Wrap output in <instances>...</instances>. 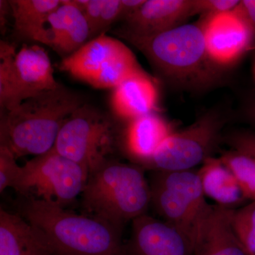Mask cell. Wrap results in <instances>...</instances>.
<instances>
[{"label": "cell", "mask_w": 255, "mask_h": 255, "mask_svg": "<svg viewBox=\"0 0 255 255\" xmlns=\"http://www.w3.org/2000/svg\"><path fill=\"white\" fill-rule=\"evenodd\" d=\"M15 156L6 147L0 146V192L14 188L21 173V167Z\"/></svg>", "instance_id": "24"}, {"label": "cell", "mask_w": 255, "mask_h": 255, "mask_svg": "<svg viewBox=\"0 0 255 255\" xmlns=\"http://www.w3.org/2000/svg\"><path fill=\"white\" fill-rule=\"evenodd\" d=\"M233 11L255 34V0L239 1Z\"/></svg>", "instance_id": "29"}, {"label": "cell", "mask_w": 255, "mask_h": 255, "mask_svg": "<svg viewBox=\"0 0 255 255\" xmlns=\"http://www.w3.org/2000/svg\"><path fill=\"white\" fill-rule=\"evenodd\" d=\"M88 176L85 167L52 149L21 167L13 189L22 197L48 201L65 209L81 196Z\"/></svg>", "instance_id": "8"}, {"label": "cell", "mask_w": 255, "mask_h": 255, "mask_svg": "<svg viewBox=\"0 0 255 255\" xmlns=\"http://www.w3.org/2000/svg\"><path fill=\"white\" fill-rule=\"evenodd\" d=\"M90 38V27L84 14L69 0H62L32 41L50 47L64 58L80 49Z\"/></svg>", "instance_id": "11"}, {"label": "cell", "mask_w": 255, "mask_h": 255, "mask_svg": "<svg viewBox=\"0 0 255 255\" xmlns=\"http://www.w3.org/2000/svg\"><path fill=\"white\" fill-rule=\"evenodd\" d=\"M194 14V0H145L119 28L135 36H153L184 24Z\"/></svg>", "instance_id": "13"}, {"label": "cell", "mask_w": 255, "mask_h": 255, "mask_svg": "<svg viewBox=\"0 0 255 255\" xmlns=\"http://www.w3.org/2000/svg\"><path fill=\"white\" fill-rule=\"evenodd\" d=\"M12 15V10L9 1L1 0L0 1V26L1 33H4L6 31L9 15Z\"/></svg>", "instance_id": "31"}, {"label": "cell", "mask_w": 255, "mask_h": 255, "mask_svg": "<svg viewBox=\"0 0 255 255\" xmlns=\"http://www.w3.org/2000/svg\"><path fill=\"white\" fill-rule=\"evenodd\" d=\"M231 225L247 255H255V201L233 209Z\"/></svg>", "instance_id": "23"}, {"label": "cell", "mask_w": 255, "mask_h": 255, "mask_svg": "<svg viewBox=\"0 0 255 255\" xmlns=\"http://www.w3.org/2000/svg\"><path fill=\"white\" fill-rule=\"evenodd\" d=\"M239 3L238 0H194L195 14L202 17L232 11Z\"/></svg>", "instance_id": "25"}, {"label": "cell", "mask_w": 255, "mask_h": 255, "mask_svg": "<svg viewBox=\"0 0 255 255\" xmlns=\"http://www.w3.org/2000/svg\"><path fill=\"white\" fill-rule=\"evenodd\" d=\"M122 132L107 114L84 104L65 119L53 150L85 167L89 174L120 147Z\"/></svg>", "instance_id": "6"}, {"label": "cell", "mask_w": 255, "mask_h": 255, "mask_svg": "<svg viewBox=\"0 0 255 255\" xmlns=\"http://www.w3.org/2000/svg\"><path fill=\"white\" fill-rule=\"evenodd\" d=\"M83 105L81 95L62 85L27 99L1 115L0 146L16 159L43 155L54 147L65 119Z\"/></svg>", "instance_id": "3"}, {"label": "cell", "mask_w": 255, "mask_h": 255, "mask_svg": "<svg viewBox=\"0 0 255 255\" xmlns=\"http://www.w3.org/2000/svg\"><path fill=\"white\" fill-rule=\"evenodd\" d=\"M125 251L127 255H193L187 240L179 231L147 214L132 221Z\"/></svg>", "instance_id": "12"}, {"label": "cell", "mask_w": 255, "mask_h": 255, "mask_svg": "<svg viewBox=\"0 0 255 255\" xmlns=\"http://www.w3.org/2000/svg\"><path fill=\"white\" fill-rule=\"evenodd\" d=\"M62 71L96 89L114 90L142 70L131 50L105 33L94 37L73 54L64 58Z\"/></svg>", "instance_id": "7"}, {"label": "cell", "mask_w": 255, "mask_h": 255, "mask_svg": "<svg viewBox=\"0 0 255 255\" xmlns=\"http://www.w3.org/2000/svg\"><path fill=\"white\" fill-rule=\"evenodd\" d=\"M110 102L116 117L127 122L158 113L159 90L155 79L143 70L121 82L114 89Z\"/></svg>", "instance_id": "14"}, {"label": "cell", "mask_w": 255, "mask_h": 255, "mask_svg": "<svg viewBox=\"0 0 255 255\" xmlns=\"http://www.w3.org/2000/svg\"><path fill=\"white\" fill-rule=\"evenodd\" d=\"M14 31L20 37L33 39L62 0H11Z\"/></svg>", "instance_id": "20"}, {"label": "cell", "mask_w": 255, "mask_h": 255, "mask_svg": "<svg viewBox=\"0 0 255 255\" xmlns=\"http://www.w3.org/2000/svg\"><path fill=\"white\" fill-rule=\"evenodd\" d=\"M18 214L44 233L56 255H127L123 229L48 201L22 197Z\"/></svg>", "instance_id": "2"}, {"label": "cell", "mask_w": 255, "mask_h": 255, "mask_svg": "<svg viewBox=\"0 0 255 255\" xmlns=\"http://www.w3.org/2000/svg\"><path fill=\"white\" fill-rule=\"evenodd\" d=\"M226 141L233 150L244 152L255 158V132H234L227 135Z\"/></svg>", "instance_id": "26"}, {"label": "cell", "mask_w": 255, "mask_h": 255, "mask_svg": "<svg viewBox=\"0 0 255 255\" xmlns=\"http://www.w3.org/2000/svg\"><path fill=\"white\" fill-rule=\"evenodd\" d=\"M174 131L172 124L158 113L147 114L128 122L120 147L132 163L142 167Z\"/></svg>", "instance_id": "15"}, {"label": "cell", "mask_w": 255, "mask_h": 255, "mask_svg": "<svg viewBox=\"0 0 255 255\" xmlns=\"http://www.w3.org/2000/svg\"><path fill=\"white\" fill-rule=\"evenodd\" d=\"M149 184L150 206L185 238L194 255L214 207L206 202L198 170L154 171Z\"/></svg>", "instance_id": "5"}, {"label": "cell", "mask_w": 255, "mask_h": 255, "mask_svg": "<svg viewBox=\"0 0 255 255\" xmlns=\"http://www.w3.org/2000/svg\"><path fill=\"white\" fill-rule=\"evenodd\" d=\"M145 1V0H121V20L126 21L135 14Z\"/></svg>", "instance_id": "30"}, {"label": "cell", "mask_w": 255, "mask_h": 255, "mask_svg": "<svg viewBox=\"0 0 255 255\" xmlns=\"http://www.w3.org/2000/svg\"></svg>", "instance_id": "33"}, {"label": "cell", "mask_w": 255, "mask_h": 255, "mask_svg": "<svg viewBox=\"0 0 255 255\" xmlns=\"http://www.w3.org/2000/svg\"><path fill=\"white\" fill-rule=\"evenodd\" d=\"M114 33L140 50L161 77L174 86L201 90L221 77L222 68L210 58L199 22L153 36H135L120 28Z\"/></svg>", "instance_id": "1"}, {"label": "cell", "mask_w": 255, "mask_h": 255, "mask_svg": "<svg viewBox=\"0 0 255 255\" xmlns=\"http://www.w3.org/2000/svg\"><path fill=\"white\" fill-rule=\"evenodd\" d=\"M199 23L208 54L219 68L236 63L255 42V33L234 11L202 17Z\"/></svg>", "instance_id": "10"}, {"label": "cell", "mask_w": 255, "mask_h": 255, "mask_svg": "<svg viewBox=\"0 0 255 255\" xmlns=\"http://www.w3.org/2000/svg\"><path fill=\"white\" fill-rule=\"evenodd\" d=\"M16 48L12 43H0V107L1 112H9L20 105L15 73Z\"/></svg>", "instance_id": "21"}, {"label": "cell", "mask_w": 255, "mask_h": 255, "mask_svg": "<svg viewBox=\"0 0 255 255\" xmlns=\"http://www.w3.org/2000/svg\"><path fill=\"white\" fill-rule=\"evenodd\" d=\"M248 117L251 119L252 122L255 125V103L251 106L248 112Z\"/></svg>", "instance_id": "32"}, {"label": "cell", "mask_w": 255, "mask_h": 255, "mask_svg": "<svg viewBox=\"0 0 255 255\" xmlns=\"http://www.w3.org/2000/svg\"><path fill=\"white\" fill-rule=\"evenodd\" d=\"M233 209L214 205L194 255H247L231 225Z\"/></svg>", "instance_id": "18"}, {"label": "cell", "mask_w": 255, "mask_h": 255, "mask_svg": "<svg viewBox=\"0 0 255 255\" xmlns=\"http://www.w3.org/2000/svg\"><path fill=\"white\" fill-rule=\"evenodd\" d=\"M121 0H104L100 21L101 31H105L118 20H121Z\"/></svg>", "instance_id": "28"}, {"label": "cell", "mask_w": 255, "mask_h": 255, "mask_svg": "<svg viewBox=\"0 0 255 255\" xmlns=\"http://www.w3.org/2000/svg\"><path fill=\"white\" fill-rule=\"evenodd\" d=\"M223 119L208 112L186 128L171 134L143 166L152 172H174L194 169L211 157L219 143Z\"/></svg>", "instance_id": "9"}, {"label": "cell", "mask_w": 255, "mask_h": 255, "mask_svg": "<svg viewBox=\"0 0 255 255\" xmlns=\"http://www.w3.org/2000/svg\"><path fill=\"white\" fill-rule=\"evenodd\" d=\"M85 214L123 229L128 221L147 214L151 191L145 169L110 159L88 176L81 194Z\"/></svg>", "instance_id": "4"}, {"label": "cell", "mask_w": 255, "mask_h": 255, "mask_svg": "<svg viewBox=\"0 0 255 255\" xmlns=\"http://www.w3.org/2000/svg\"><path fill=\"white\" fill-rule=\"evenodd\" d=\"M14 67L20 105L61 85L55 80L48 53L38 45H23L15 55Z\"/></svg>", "instance_id": "16"}, {"label": "cell", "mask_w": 255, "mask_h": 255, "mask_svg": "<svg viewBox=\"0 0 255 255\" xmlns=\"http://www.w3.org/2000/svg\"><path fill=\"white\" fill-rule=\"evenodd\" d=\"M198 174L204 195L216 202V205L236 209L246 200L237 179L220 157L206 159Z\"/></svg>", "instance_id": "19"}, {"label": "cell", "mask_w": 255, "mask_h": 255, "mask_svg": "<svg viewBox=\"0 0 255 255\" xmlns=\"http://www.w3.org/2000/svg\"><path fill=\"white\" fill-rule=\"evenodd\" d=\"M0 255H56L44 233L18 214L0 209Z\"/></svg>", "instance_id": "17"}, {"label": "cell", "mask_w": 255, "mask_h": 255, "mask_svg": "<svg viewBox=\"0 0 255 255\" xmlns=\"http://www.w3.org/2000/svg\"><path fill=\"white\" fill-rule=\"evenodd\" d=\"M104 0H89L86 9L82 14L86 18L90 30V38L100 35V21Z\"/></svg>", "instance_id": "27"}, {"label": "cell", "mask_w": 255, "mask_h": 255, "mask_svg": "<svg viewBox=\"0 0 255 255\" xmlns=\"http://www.w3.org/2000/svg\"><path fill=\"white\" fill-rule=\"evenodd\" d=\"M220 158L237 179L245 199L255 201V158L233 149Z\"/></svg>", "instance_id": "22"}]
</instances>
